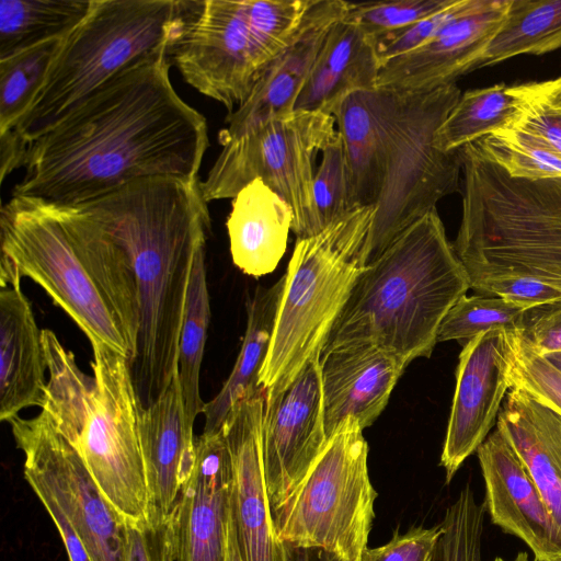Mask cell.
Wrapping results in <instances>:
<instances>
[{
    "instance_id": "277c9868",
    "label": "cell",
    "mask_w": 561,
    "mask_h": 561,
    "mask_svg": "<svg viewBox=\"0 0 561 561\" xmlns=\"http://www.w3.org/2000/svg\"><path fill=\"white\" fill-rule=\"evenodd\" d=\"M460 95L456 83L430 91L371 90L375 126L356 186L358 206L375 207L366 265L459 190L460 152H444L434 139Z\"/></svg>"
},
{
    "instance_id": "7c38bea8",
    "label": "cell",
    "mask_w": 561,
    "mask_h": 561,
    "mask_svg": "<svg viewBox=\"0 0 561 561\" xmlns=\"http://www.w3.org/2000/svg\"><path fill=\"white\" fill-rule=\"evenodd\" d=\"M91 346L95 385L72 445L108 502L126 520L142 524L148 519V489L130 363L105 344Z\"/></svg>"
},
{
    "instance_id": "83f0119b",
    "label": "cell",
    "mask_w": 561,
    "mask_h": 561,
    "mask_svg": "<svg viewBox=\"0 0 561 561\" xmlns=\"http://www.w3.org/2000/svg\"><path fill=\"white\" fill-rule=\"evenodd\" d=\"M561 48V0H511L506 15L474 70L519 55Z\"/></svg>"
},
{
    "instance_id": "7402d4cb",
    "label": "cell",
    "mask_w": 561,
    "mask_h": 561,
    "mask_svg": "<svg viewBox=\"0 0 561 561\" xmlns=\"http://www.w3.org/2000/svg\"><path fill=\"white\" fill-rule=\"evenodd\" d=\"M409 364L371 344L342 346L320 357L324 428L328 439L346 419L369 427L386 408Z\"/></svg>"
},
{
    "instance_id": "ac0fdd59",
    "label": "cell",
    "mask_w": 561,
    "mask_h": 561,
    "mask_svg": "<svg viewBox=\"0 0 561 561\" xmlns=\"http://www.w3.org/2000/svg\"><path fill=\"white\" fill-rule=\"evenodd\" d=\"M477 454L492 523L520 538L536 561H561V528L507 438L495 427Z\"/></svg>"
},
{
    "instance_id": "836d02e7",
    "label": "cell",
    "mask_w": 561,
    "mask_h": 561,
    "mask_svg": "<svg viewBox=\"0 0 561 561\" xmlns=\"http://www.w3.org/2000/svg\"><path fill=\"white\" fill-rule=\"evenodd\" d=\"M472 144L512 179H561V154L526 131L507 126Z\"/></svg>"
},
{
    "instance_id": "f546056e",
    "label": "cell",
    "mask_w": 561,
    "mask_h": 561,
    "mask_svg": "<svg viewBox=\"0 0 561 561\" xmlns=\"http://www.w3.org/2000/svg\"><path fill=\"white\" fill-rule=\"evenodd\" d=\"M205 249L197 252L192 266L178 353L185 420L191 430L205 407L199 393L201 367L210 323Z\"/></svg>"
},
{
    "instance_id": "5bb4252c",
    "label": "cell",
    "mask_w": 561,
    "mask_h": 561,
    "mask_svg": "<svg viewBox=\"0 0 561 561\" xmlns=\"http://www.w3.org/2000/svg\"><path fill=\"white\" fill-rule=\"evenodd\" d=\"M327 443L318 358L282 391L266 392L261 447L272 511L304 480Z\"/></svg>"
},
{
    "instance_id": "60d3db41",
    "label": "cell",
    "mask_w": 561,
    "mask_h": 561,
    "mask_svg": "<svg viewBox=\"0 0 561 561\" xmlns=\"http://www.w3.org/2000/svg\"><path fill=\"white\" fill-rule=\"evenodd\" d=\"M444 534L442 524L425 528L412 527L409 531H396L385 545L366 548L360 561H434Z\"/></svg>"
},
{
    "instance_id": "8fae6325",
    "label": "cell",
    "mask_w": 561,
    "mask_h": 561,
    "mask_svg": "<svg viewBox=\"0 0 561 561\" xmlns=\"http://www.w3.org/2000/svg\"><path fill=\"white\" fill-rule=\"evenodd\" d=\"M336 121L323 112L294 111L222 145L202 181L205 199L233 198L261 179L293 210L297 239L321 231L313 199L316 158L336 135Z\"/></svg>"
},
{
    "instance_id": "f6af8a7d",
    "label": "cell",
    "mask_w": 561,
    "mask_h": 561,
    "mask_svg": "<svg viewBox=\"0 0 561 561\" xmlns=\"http://www.w3.org/2000/svg\"><path fill=\"white\" fill-rule=\"evenodd\" d=\"M28 142L15 129L0 134L1 183L18 168H24Z\"/></svg>"
},
{
    "instance_id": "7a4b0ae2",
    "label": "cell",
    "mask_w": 561,
    "mask_h": 561,
    "mask_svg": "<svg viewBox=\"0 0 561 561\" xmlns=\"http://www.w3.org/2000/svg\"><path fill=\"white\" fill-rule=\"evenodd\" d=\"M201 183L198 176L145 178L79 205L125 250L135 274L140 327L130 367L142 408L178 374L192 266L211 228Z\"/></svg>"
},
{
    "instance_id": "4dcf8cb0",
    "label": "cell",
    "mask_w": 561,
    "mask_h": 561,
    "mask_svg": "<svg viewBox=\"0 0 561 561\" xmlns=\"http://www.w3.org/2000/svg\"><path fill=\"white\" fill-rule=\"evenodd\" d=\"M518 101L515 85L504 83L466 91L439 126L435 147L444 152L458 151L507 127L515 116Z\"/></svg>"
},
{
    "instance_id": "ee69618b",
    "label": "cell",
    "mask_w": 561,
    "mask_h": 561,
    "mask_svg": "<svg viewBox=\"0 0 561 561\" xmlns=\"http://www.w3.org/2000/svg\"><path fill=\"white\" fill-rule=\"evenodd\" d=\"M518 334L541 356L561 353V300L528 309Z\"/></svg>"
},
{
    "instance_id": "cb8c5ba5",
    "label": "cell",
    "mask_w": 561,
    "mask_h": 561,
    "mask_svg": "<svg viewBox=\"0 0 561 561\" xmlns=\"http://www.w3.org/2000/svg\"><path fill=\"white\" fill-rule=\"evenodd\" d=\"M376 42L344 16L329 31L295 111L333 113L347 95L373 90L380 70Z\"/></svg>"
},
{
    "instance_id": "4fadbf2b",
    "label": "cell",
    "mask_w": 561,
    "mask_h": 561,
    "mask_svg": "<svg viewBox=\"0 0 561 561\" xmlns=\"http://www.w3.org/2000/svg\"><path fill=\"white\" fill-rule=\"evenodd\" d=\"M24 455V477L46 491L80 538L91 561H126L127 520L103 495L72 443L44 410L9 422Z\"/></svg>"
},
{
    "instance_id": "e0dca14e",
    "label": "cell",
    "mask_w": 561,
    "mask_h": 561,
    "mask_svg": "<svg viewBox=\"0 0 561 561\" xmlns=\"http://www.w3.org/2000/svg\"><path fill=\"white\" fill-rule=\"evenodd\" d=\"M511 0H471L468 9L423 46L381 65L376 88L430 91L474 70Z\"/></svg>"
},
{
    "instance_id": "ab89813d",
    "label": "cell",
    "mask_w": 561,
    "mask_h": 561,
    "mask_svg": "<svg viewBox=\"0 0 561 561\" xmlns=\"http://www.w3.org/2000/svg\"><path fill=\"white\" fill-rule=\"evenodd\" d=\"M471 0H453L437 12L420 20L401 31L388 34L376 41V51L380 65L408 54L436 36L453 20L461 15Z\"/></svg>"
},
{
    "instance_id": "3957f363",
    "label": "cell",
    "mask_w": 561,
    "mask_h": 561,
    "mask_svg": "<svg viewBox=\"0 0 561 561\" xmlns=\"http://www.w3.org/2000/svg\"><path fill=\"white\" fill-rule=\"evenodd\" d=\"M470 280L437 208L365 266L322 351L371 344L410 364L430 357L439 327Z\"/></svg>"
},
{
    "instance_id": "1f68e13d",
    "label": "cell",
    "mask_w": 561,
    "mask_h": 561,
    "mask_svg": "<svg viewBox=\"0 0 561 561\" xmlns=\"http://www.w3.org/2000/svg\"><path fill=\"white\" fill-rule=\"evenodd\" d=\"M42 342L49 371L47 397L42 410L51 416L57 428L73 443L83 425L95 380L79 369L73 354L64 348L53 331L42 330Z\"/></svg>"
},
{
    "instance_id": "c3c4849f",
    "label": "cell",
    "mask_w": 561,
    "mask_h": 561,
    "mask_svg": "<svg viewBox=\"0 0 561 561\" xmlns=\"http://www.w3.org/2000/svg\"><path fill=\"white\" fill-rule=\"evenodd\" d=\"M543 357L561 371V353H554Z\"/></svg>"
},
{
    "instance_id": "ffe728a7",
    "label": "cell",
    "mask_w": 561,
    "mask_h": 561,
    "mask_svg": "<svg viewBox=\"0 0 561 561\" xmlns=\"http://www.w3.org/2000/svg\"><path fill=\"white\" fill-rule=\"evenodd\" d=\"M196 458L175 516L176 561H226L233 483L222 431L195 438Z\"/></svg>"
},
{
    "instance_id": "d6986e66",
    "label": "cell",
    "mask_w": 561,
    "mask_h": 561,
    "mask_svg": "<svg viewBox=\"0 0 561 561\" xmlns=\"http://www.w3.org/2000/svg\"><path fill=\"white\" fill-rule=\"evenodd\" d=\"M346 7L343 0H312L290 43L268 65L249 98L227 115L218 134L221 146L295 111L322 44Z\"/></svg>"
},
{
    "instance_id": "b9f144b4",
    "label": "cell",
    "mask_w": 561,
    "mask_h": 561,
    "mask_svg": "<svg viewBox=\"0 0 561 561\" xmlns=\"http://www.w3.org/2000/svg\"><path fill=\"white\" fill-rule=\"evenodd\" d=\"M126 561H176L175 518L158 526L127 520Z\"/></svg>"
},
{
    "instance_id": "2e32d148",
    "label": "cell",
    "mask_w": 561,
    "mask_h": 561,
    "mask_svg": "<svg viewBox=\"0 0 561 561\" xmlns=\"http://www.w3.org/2000/svg\"><path fill=\"white\" fill-rule=\"evenodd\" d=\"M266 390L260 387L234 403L225 420L232 462L231 514L242 561H285L267 494L261 447Z\"/></svg>"
},
{
    "instance_id": "ba28073f",
    "label": "cell",
    "mask_w": 561,
    "mask_h": 561,
    "mask_svg": "<svg viewBox=\"0 0 561 561\" xmlns=\"http://www.w3.org/2000/svg\"><path fill=\"white\" fill-rule=\"evenodd\" d=\"M312 0H205L170 48L183 80L228 114L290 43Z\"/></svg>"
},
{
    "instance_id": "d6a6232c",
    "label": "cell",
    "mask_w": 561,
    "mask_h": 561,
    "mask_svg": "<svg viewBox=\"0 0 561 561\" xmlns=\"http://www.w3.org/2000/svg\"><path fill=\"white\" fill-rule=\"evenodd\" d=\"M62 38L0 59V134L15 129L39 92Z\"/></svg>"
},
{
    "instance_id": "7dc6e473",
    "label": "cell",
    "mask_w": 561,
    "mask_h": 561,
    "mask_svg": "<svg viewBox=\"0 0 561 561\" xmlns=\"http://www.w3.org/2000/svg\"><path fill=\"white\" fill-rule=\"evenodd\" d=\"M226 561H242L231 511L228 527V547Z\"/></svg>"
},
{
    "instance_id": "bcb514c9",
    "label": "cell",
    "mask_w": 561,
    "mask_h": 561,
    "mask_svg": "<svg viewBox=\"0 0 561 561\" xmlns=\"http://www.w3.org/2000/svg\"><path fill=\"white\" fill-rule=\"evenodd\" d=\"M285 561H322V551L284 542Z\"/></svg>"
},
{
    "instance_id": "f35d334b",
    "label": "cell",
    "mask_w": 561,
    "mask_h": 561,
    "mask_svg": "<svg viewBox=\"0 0 561 561\" xmlns=\"http://www.w3.org/2000/svg\"><path fill=\"white\" fill-rule=\"evenodd\" d=\"M512 387H517L561 415V371L534 352L516 333L511 371Z\"/></svg>"
},
{
    "instance_id": "52a82bcc",
    "label": "cell",
    "mask_w": 561,
    "mask_h": 561,
    "mask_svg": "<svg viewBox=\"0 0 561 561\" xmlns=\"http://www.w3.org/2000/svg\"><path fill=\"white\" fill-rule=\"evenodd\" d=\"M374 206H360L297 239L285 273L268 351L259 376L267 393L285 389L327 339L366 266Z\"/></svg>"
},
{
    "instance_id": "6da1fadb",
    "label": "cell",
    "mask_w": 561,
    "mask_h": 561,
    "mask_svg": "<svg viewBox=\"0 0 561 561\" xmlns=\"http://www.w3.org/2000/svg\"><path fill=\"white\" fill-rule=\"evenodd\" d=\"M171 46L113 77L28 142L12 194L79 206L139 179L197 178L207 122L171 83Z\"/></svg>"
},
{
    "instance_id": "7bdbcfd3",
    "label": "cell",
    "mask_w": 561,
    "mask_h": 561,
    "mask_svg": "<svg viewBox=\"0 0 561 561\" xmlns=\"http://www.w3.org/2000/svg\"><path fill=\"white\" fill-rule=\"evenodd\" d=\"M477 294L497 296L534 308L561 300V290L523 276L485 278L470 285Z\"/></svg>"
},
{
    "instance_id": "8d00e7d4",
    "label": "cell",
    "mask_w": 561,
    "mask_h": 561,
    "mask_svg": "<svg viewBox=\"0 0 561 561\" xmlns=\"http://www.w3.org/2000/svg\"><path fill=\"white\" fill-rule=\"evenodd\" d=\"M515 89L519 101L508 127L536 136L561 154V77Z\"/></svg>"
},
{
    "instance_id": "4316f807",
    "label": "cell",
    "mask_w": 561,
    "mask_h": 561,
    "mask_svg": "<svg viewBox=\"0 0 561 561\" xmlns=\"http://www.w3.org/2000/svg\"><path fill=\"white\" fill-rule=\"evenodd\" d=\"M284 283L285 274L270 287H257L249 298L240 352L219 392L205 403L203 433L220 431L234 403L261 387L259 376L268 351Z\"/></svg>"
},
{
    "instance_id": "30bf717a",
    "label": "cell",
    "mask_w": 561,
    "mask_h": 561,
    "mask_svg": "<svg viewBox=\"0 0 561 561\" xmlns=\"http://www.w3.org/2000/svg\"><path fill=\"white\" fill-rule=\"evenodd\" d=\"M363 431L353 417L342 422L304 480L272 511L283 542L360 561L377 497Z\"/></svg>"
},
{
    "instance_id": "603a6c76",
    "label": "cell",
    "mask_w": 561,
    "mask_h": 561,
    "mask_svg": "<svg viewBox=\"0 0 561 561\" xmlns=\"http://www.w3.org/2000/svg\"><path fill=\"white\" fill-rule=\"evenodd\" d=\"M46 359L30 300L20 284L0 291V420L10 422L47 397Z\"/></svg>"
},
{
    "instance_id": "f907efd6",
    "label": "cell",
    "mask_w": 561,
    "mask_h": 561,
    "mask_svg": "<svg viewBox=\"0 0 561 561\" xmlns=\"http://www.w3.org/2000/svg\"><path fill=\"white\" fill-rule=\"evenodd\" d=\"M528 558H529V556H528V553H527V552H519V553L514 558V560H512V561H528ZM494 561H507V560H505V559H503V558H501V557H497V558H495V559H494ZM535 561H536V560H535Z\"/></svg>"
},
{
    "instance_id": "d4e9b609",
    "label": "cell",
    "mask_w": 561,
    "mask_h": 561,
    "mask_svg": "<svg viewBox=\"0 0 561 561\" xmlns=\"http://www.w3.org/2000/svg\"><path fill=\"white\" fill-rule=\"evenodd\" d=\"M291 225L289 204L261 179L250 182L231 199L226 221L233 264L252 277L272 273L286 252Z\"/></svg>"
},
{
    "instance_id": "681fc988",
    "label": "cell",
    "mask_w": 561,
    "mask_h": 561,
    "mask_svg": "<svg viewBox=\"0 0 561 561\" xmlns=\"http://www.w3.org/2000/svg\"><path fill=\"white\" fill-rule=\"evenodd\" d=\"M322 551V550H321ZM322 561H346L336 554L322 551Z\"/></svg>"
},
{
    "instance_id": "8992f818",
    "label": "cell",
    "mask_w": 561,
    "mask_h": 561,
    "mask_svg": "<svg viewBox=\"0 0 561 561\" xmlns=\"http://www.w3.org/2000/svg\"><path fill=\"white\" fill-rule=\"evenodd\" d=\"M201 1L92 0L62 39L32 105L15 127L34 141L113 77L172 45Z\"/></svg>"
},
{
    "instance_id": "484cf974",
    "label": "cell",
    "mask_w": 561,
    "mask_h": 561,
    "mask_svg": "<svg viewBox=\"0 0 561 561\" xmlns=\"http://www.w3.org/2000/svg\"><path fill=\"white\" fill-rule=\"evenodd\" d=\"M496 427L524 462L561 528V415L512 387Z\"/></svg>"
},
{
    "instance_id": "9a60e30c",
    "label": "cell",
    "mask_w": 561,
    "mask_h": 561,
    "mask_svg": "<svg viewBox=\"0 0 561 561\" xmlns=\"http://www.w3.org/2000/svg\"><path fill=\"white\" fill-rule=\"evenodd\" d=\"M516 333L493 329L462 346L440 455L447 483L496 425L502 403L512 388Z\"/></svg>"
},
{
    "instance_id": "74e56055",
    "label": "cell",
    "mask_w": 561,
    "mask_h": 561,
    "mask_svg": "<svg viewBox=\"0 0 561 561\" xmlns=\"http://www.w3.org/2000/svg\"><path fill=\"white\" fill-rule=\"evenodd\" d=\"M453 0H389L347 2L344 18L375 42L449 5Z\"/></svg>"
},
{
    "instance_id": "f1b7e54d",
    "label": "cell",
    "mask_w": 561,
    "mask_h": 561,
    "mask_svg": "<svg viewBox=\"0 0 561 561\" xmlns=\"http://www.w3.org/2000/svg\"><path fill=\"white\" fill-rule=\"evenodd\" d=\"M92 0H1L0 59L43 42L66 37Z\"/></svg>"
},
{
    "instance_id": "5b68a950",
    "label": "cell",
    "mask_w": 561,
    "mask_h": 561,
    "mask_svg": "<svg viewBox=\"0 0 561 561\" xmlns=\"http://www.w3.org/2000/svg\"><path fill=\"white\" fill-rule=\"evenodd\" d=\"M455 251L470 285L530 277L561 290V179H512L469 144Z\"/></svg>"
},
{
    "instance_id": "44dd1931",
    "label": "cell",
    "mask_w": 561,
    "mask_h": 561,
    "mask_svg": "<svg viewBox=\"0 0 561 561\" xmlns=\"http://www.w3.org/2000/svg\"><path fill=\"white\" fill-rule=\"evenodd\" d=\"M138 431L148 489L147 523L158 526L175 518L196 458V437L185 420L179 371L152 404L139 405Z\"/></svg>"
},
{
    "instance_id": "9c48e42d",
    "label": "cell",
    "mask_w": 561,
    "mask_h": 561,
    "mask_svg": "<svg viewBox=\"0 0 561 561\" xmlns=\"http://www.w3.org/2000/svg\"><path fill=\"white\" fill-rule=\"evenodd\" d=\"M78 207L13 195L0 211V266L38 284L91 344L130 354L117 318L81 252Z\"/></svg>"
},
{
    "instance_id": "d590c367",
    "label": "cell",
    "mask_w": 561,
    "mask_h": 561,
    "mask_svg": "<svg viewBox=\"0 0 561 561\" xmlns=\"http://www.w3.org/2000/svg\"><path fill=\"white\" fill-rule=\"evenodd\" d=\"M313 179V199L321 230L360 207L356 203L352 174L339 131L322 149Z\"/></svg>"
},
{
    "instance_id": "e575fe53",
    "label": "cell",
    "mask_w": 561,
    "mask_h": 561,
    "mask_svg": "<svg viewBox=\"0 0 561 561\" xmlns=\"http://www.w3.org/2000/svg\"><path fill=\"white\" fill-rule=\"evenodd\" d=\"M530 307L497 296H461L445 316L437 343L457 341L462 346L477 335L493 329L518 332Z\"/></svg>"
}]
</instances>
